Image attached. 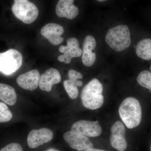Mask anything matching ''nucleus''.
Listing matches in <instances>:
<instances>
[{"label":"nucleus","mask_w":151,"mask_h":151,"mask_svg":"<svg viewBox=\"0 0 151 151\" xmlns=\"http://www.w3.org/2000/svg\"><path fill=\"white\" fill-rule=\"evenodd\" d=\"M119 113L122 121L129 129L136 128L140 124L142 108L139 100L136 98H126L120 105Z\"/></svg>","instance_id":"f257e3e1"},{"label":"nucleus","mask_w":151,"mask_h":151,"mask_svg":"<svg viewBox=\"0 0 151 151\" xmlns=\"http://www.w3.org/2000/svg\"><path fill=\"white\" fill-rule=\"evenodd\" d=\"M103 85L97 78H93L84 86L81 91L82 104L89 110L99 109L104 103Z\"/></svg>","instance_id":"f03ea898"},{"label":"nucleus","mask_w":151,"mask_h":151,"mask_svg":"<svg viewBox=\"0 0 151 151\" xmlns=\"http://www.w3.org/2000/svg\"><path fill=\"white\" fill-rule=\"evenodd\" d=\"M105 41L113 50L120 52L128 48L132 43L131 32L127 25H120L108 30Z\"/></svg>","instance_id":"7ed1b4c3"},{"label":"nucleus","mask_w":151,"mask_h":151,"mask_svg":"<svg viewBox=\"0 0 151 151\" xmlns=\"http://www.w3.org/2000/svg\"><path fill=\"white\" fill-rule=\"evenodd\" d=\"M12 9L16 17L26 24L32 23L38 16L37 7L28 0H14Z\"/></svg>","instance_id":"20e7f679"},{"label":"nucleus","mask_w":151,"mask_h":151,"mask_svg":"<svg viewBox=\"0 0 151 151\" xmlns=\"http://www.w3.org/2000/svg\"><path fill=\"white\" fill-rule=\"evenodd\" d=\"M22 63L21 53L17 50L11 49L0 53V72L10 75L20 68Z\"/></svg>","instance_id":"39448f33"},{"label":"nucleus","mask_w":151,"mask_h":151,"mask_svg":"<svg viewBox=\"0 0 151 151\" xmlns=\"http://www.w3.org/2000/svg\"><path fill=\"white\" fill-rule=\"evenodd\" d=\"M71 131L86 137H94L102 134V128L98 121L81 120L76 122L71 127Z\"/></svg>","instance_id":"423d86ee"},{"label":"nucleus","mask_w":151,"mask_h":151,"mask_svg":"<svg viewBox=\"0 0 151 151\" xmlns=\"http://www.w3.org/2000/svg\"><path fill=\"white\" fill-rule=\"evenodd\" d=\"M59 51L63 54L59 55L58 60L60 62H64L66 64L70 63L72 58L79 57L82 54V50L79 47L78 40L75 37L68 38L66 46H60Z\"/></svg>","instance_id":"0eeeda50"},{"label":"nucleus","mask_w":151,"mask_h":151,"mask_svg":"<svg viewBox=\"0 0 151 151\" xmlns=\"http://www.w3.org/2000/svg\"><path fill=\"white\" fill-rule=\"evenodd\" d=\"M110 143L113 148L119 151H124L127 148V143L125 139L126 129L124 124L117 121L111 129Z\"/></svg>","instance_id":"6e6552de"},{"label":"nucleus","mask_w":151,"mask_h":151,"mask_svg":"<svg viewBox=\"0 0 151 151\" xmlns=\"http://www.w3.org/2000/svg\"><path fill=\"white\" fill-rule=\"evenodd\" d=\"M63 138L70 147L78 151L93 148V144L87 137L73 131L65 132Z\"/></svg>","instance_id":"1a4fd4ad"},{"label":"nucleus","mask_w":151,"mask_h":151,"mask_svg":"<svg viewBox=\"0 0 151 151\" xmlns=\"http://www.w3.org/2000/svg\"><path fill=\"white\" fill-rule=\"evenodd\" d=\"M53 137V132L47 128L32 130L28 135V145L30 148H36L44 144L50 142Z\"/></svg>","instance_id":"9d476101"},{"label":"nucleus","mask_w":151,"mask_h":151,"mask_svg":"<svg viewBox=\"0 0 151 151\" xmlns=\"http://www.w3.org/2000/svg\"><path fill=\"white\" fill-rule=\"evenodd\" d=\"M64 31V28L62 26L55 23H48L42 27L40 32L51 44L57 45L63 41V38L61 36Z\"/></svg>","instance_id":"9b49d317"},{"label":"nucleus","mask_w":151,"mask_h":151,"mask_svg":"<svg viewBox=\"0 0 151 151\" xmlns=\"http://www.w3.org/2000/svg\"><path fill=\"white\" fill-rule=\"evenodd\" d=\"M40 77L38 70L33 69L19 76L17 82L22 89L33 91L39 86Z\"/></svg>","instance_id":"f8f14e48"},{"label":"nucleus","mask_w":151,"mask_h":151,"mask_svg":"<svg viewBox=\"0 0 151 151\" xmlns=\"http://www.w3.org/2000/svg\"><path fill=\"white\" fill-rule=\"evenodd\" d=\"M96 44V41L92 36H86L84 38L82 50V60L85 66L90 67L94 64L96 59V54L94 52Z\"/></svg>","instance_id":"ddd939ff"},{"label":"nucleus","mask_w":151,"mask_h":151,"mask_svg":"<svg viewBox=\"0 0 151 151\" xmlns=\"http://www.w3.org/2000/svg\"><path fill=\"white\" fill-rule=\"evenodd\" d=\"M61 79V76L58 70L54 68H49L41 75L39 86L41 90L50 92L52 85L58 84Z\"/></svg>","instance_id":"4468645a"},{"label":"nucleus","mask_w":151,"mask_h":151,"mask_svg":"<svg viewBox=\"0 0 151 151\" xmlns=\"http://www.w3.org/2000/svg\"><path fill=\"white\" fill-rule=\"evenodd\" d=\"M74 0H59L55 9L57 15L59 17H65L73 19L78 16V8L73 4Z\"/></svg>","instance_id":"2eb2a0df"},{"label":"nucleus","mask_w":151,"mask_h":151,"mask_svg":"<svg viewBox=\"0 0 151 151\" xmlns=\"http://www.w3.org/2000/svg\"><path fill=\"white\" fill-rule=\"evenodd\" d=\"M135 52L140 59L151 60V38H144L139 41L136 45Z\"/></svg>","instance_id":"dca6fc26"},{"label":"nucleus","mask_w":151,"mask_h":151,"mask_svg":"<svg viewBox=\"0 0 151 151\" xmlns=\"http://www.w3.org/2000/svg\"><path fill=\"white\" fill-rule=\"evenodd\" d=\"M0 100L11 106L15 105L17 102V95L13 87L0 83Z\"/></svg>","instance_id":"f3484780"},{"label":"nucleus","mask_w":151,"mask_h":151,"mask_svg":"<svg viewBox=\"0 0 151 151\" xmlns=\"http://www.w3.org/2000/svg\"><path fill=\"white\" fill-rule=\"evenodd\" d=\"M83 85V82L79 80L73 81V80H66L63 82V86L65 91L69 97L71 99H76L78 97V90L77 86H81Z\"/></svg>","instance_id":"a211bd4d"},{"label":"nucleus","mask_w":151,"mask_h":151,"mask_svg":"<svg viewBox=\"0 0 151 151\" xmlns=\"http://www.w3.org/2000/svg\"><path fill=\"white\" fill-rule=\"evenodd\" d=\"M139 85L151 91V72L148 70H143L139 73L137 78Z\"/></svg>","instance_id":"6ab92c4d"},{"label":"nucleus","mask_w":151,"mask_h":151,"mask_svg":"<svg viewBox=\"0 0 151 151\" xmlns=\"http://www.w3.org/2000/svg\"><path fill=\"white\" fill-rule=\"evenodd\" d=\"M12 114L5 103L0 102V123L10 121Z\"/></svg>","instance_id":"aec40b11"},{"label":"nucleus","mask_w":151,"mask_h":151,"mask_svg":"<svg viewBox=\"0 0 151 151\" xmlns=\"http://www.w3.org/2000/svg\"><path fill=\"white\" fill-rule=\"evenodd\" d=\"M0 151H23L20 145L18 143H13L6 146Z\"/></svg>","instance_id":"412c9836"},{"label":"nucleus","mask_w":151,"mask_h":151,"mask_svg":"<svg viewBox=\"0 0 151 151\" xmlns=\"http://www.w3.org/2000/svg\"><path fill=\"white\" fill-rule=\"evenodd\" d=\"M68 75L69 78L68 79L73 81H76L78 79L83 78V76L81 73L73 69H70L68 71Z\"/></svg>","instance_id":"4be33fe9"},{"label":"nucleus","mask_w":151,"mask_h":151,"mask_svg":"<svg viewBox=\"0 0 151 151\" xmlns=\"http://www.w3.org/2000/svg\"><path fill=\"white\" fill-rule=\"evenodd\" d=\"M84 151H106L105 150H100V149H94L93 148H89V149H87L86 150Z\"/></svg>","instance_id":"5701e85b"},{"label":"nucleus","mask_w":151,"mask_h":151,"mask_svg":"<svg viewBox=\"0 0 151 151\" xmlns=\"http://www.w3.org/2000/svg\"><path fill=\"white\" fill-rule=\"evenodd\" d=\"M45 151H60L54 148H50Z\"/></svg>","instance_id":"b1692460"},{"label":"nucleus","mask_w":151,"mask_h":151,"mask_svg":"<svg viewBox=\"0 0 151 151\" xmlns=\"http://www.w3.org/2000/svg\"><path fill=\"white\" fill-rule=\"evenodd\" d=\"M97 1L99 2H104L106 1V0H97Z\"/></svg>","instance_id":"393cba45"},{"label":"nucleus","mask_w":151,"mask_h":151,"mask_svg":"<svg viewBox=\"0 0 151 151\" xmlns=\"http://www.w3.org/2000/svg\"><path fill=\"white\" fill-rule=\"evenodd\" d=\"M150 72H151V64L150 66Z\"/></svg>","instance_id":"a878e982"},{"label":"nucleus","mask_w":151,"mask_h":151,"mask_svg":"<svg viewBox=\"0 0 151 151\" xmlns=\"http://www.w3.org/2000/svg\"><path fill=\"white\" fill-rule=\"evenodd\" d=\"M150 150H151V147H150Z\"/></svg>","instance_id":"bb28decb"}]
</instances>
